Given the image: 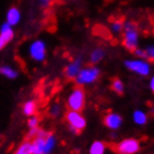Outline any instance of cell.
<instances>
[{"label": "cell", "mask_w": 154, "mask_h": 154, "mask_svg": "<svg viewBox=\"0 0 154 154\" xmlns=\"http://www.w3.org/2000/svg\"><path fill=\"white\" fill-rule=\"evenodd\" d=\"M106 145L116 154H135L141 149V142L136 139H125L119 143H108Z\"/></svg>", "instance_id": "cell-3"}, {"label": "cell", "mask_w": 154, "mask_h": 154, "mask_svg": "<svg viewBox=\"0 0 154 154\" xmlns=\"http://www.w3.org/2000/svg\"><path fill=\"white\" fill-rule=\"evenodd\" d=\"M139 27L135 23H127L123 28V45L127 50L134 53L137 49Z\"/></svg>", "instance_id": "cell-4"}, {"label": "cell", "mask_w": 154, "mask_h": 154, "mask_svg": "<svg viewBox=\"0 0 154 154\" xmlns=\"http://www.w3.org/2000/svg\"><path fill=\"white\" fill-rule=\"evenodd\" d=\"M6 19H7V23L10 26L17 25L20 20V10L17 7L10 8L7 11V16H6Z\"/></svg>", "instance_id": "cell-10"}, {"label": "cell", "mask_w": 154, "mask_h": 154, "mask_svg": "<svg viewBox=\"0 0 154 154\" xmlns=\"http://www.w3.org/2000/svg\"><path fill=\"white\" fill-rule=\"evenodd\" d=\"M103 123H104L108 128L116 130V128H119V127L121 126V124H122V117H121L119 114L109 112L104 116Z\"/></svg>", "instance_id": "cell-9"}, {"label": "cell", "mask_w": 154, "mask_h": 154, "mask_svg": "<svg viewBox=\"0 0 154 154\" xmlns=\"http://www.w3.org/2000/svg\"><path fill=\"white\" fill-rule=\"evenodd\" d=\"M100 75V69L95 67V66H88L86 68H83L82 70L78 72L77 76L75 77L77 85H84V84H92L94 82L98 79Z\"/></svg>", "instance_id": "cell-6"}, {"label": "cell", "mask_w": 154, "mask_h": 154, "mask_svg": "<svg viewBox=\"0 0 154 154\" xmlns=\"http://www.w3.org/2000/svg\"><path fill=\"white\" fill-rule=\"evenodd\" d=\"M145 57L150 58L151 62H153V48L152 47H150V48H147L145 50Z\"/></svg>", "instance_id": "cell-22"}, {"label": "cell", "mask_w": 154, "mask_h": 154, "mask_svg": "<svg viewBox=\"0 0 154 154\" xmlns=\"http://www.w3.org/2000/svg\"><path fill=\"white\" fill-rule=\"evenodd\" d=\"M103 57H104V51H103V50H100V49L94 50L92 54V57H91L92 64H96V63H98Z\"/></svg>", "instance_id": "cell-20"}, {"label": "cell", "mask_w": 154, "mask_h": 154, "mask_svg": "<svg viewBox=\"0 0 154 154\" xmlns=\"http://www.w3.org/2000/svg\"><path fill=\"white\" fill-rule=\"evenodd\" d=\"M134 121L136 124L143 125V124L146 123L147 116L145 115V113H143L142 111H136V112L134 113Z\"/></svg>", "instance_id": "cell-17"}, {"label": "cell", "mask_w": 154, "mask_h": 154, "mask_svg": "<svg viewBox=\"0 0 154 154\" xmlns=\"http://www.w3.org/2000/svg\"><path fill=\"white\" fill-rule=\"evenodd\" d=\"M105 147H106V144H105L104 142L95 141V142L91 145L89 154H104Z\"/></svg>", "instance_id": "cell-14"}, {"label": "cell", "mask_w": 154, "mask_h": 154, "mask_svg": "<svg viewBox=\"0 0 154 154\" xmlns=\"http://www.w3.org/2000/svg\"><path fill=\"white\" fill-rule=\"evenodd\" d=\"M14 154H32L31 153V144L30 141L28 140H25L21 145H19V147L15 151Z\"/></svg>", "instance_id": "cell-15"}, {"label": "cell", "mask_w": 154, "mask_h": 154, "mask_svg": "<svg viewBox=\"0 0 154 154\" xmlns=\"http://www.w3.org/2000/svg\"><path fill=\"white\" fill-rule=\"evenodd\" d=\"M64 119H65L67 126L69 127L70 131H73L75 134H81L86 127V119L81 114V112H75V111L68 109L65 113Z\"/></svg>", "instance_id": "cell-5"}, {"label": "cell", "mask_w": 154, "mask_h": 154, "mask_svg": "<svg viewBox=\"0 0 154 154\" xmlns=\"http://www.w3.org/2000/svg\"><path fill=\"white\" fill-rule=\"evenodd\" d=\"M5 45H6V42H5L4 40H2V39L0 38V50H1V49H2V48H4Z\"/></svg>", "instance_id": "cell-24"}, {"label": "cell", "mask_w": 154, "mask_h": 154, "mask_svg": "<svg viewBox=\"0 0 154 154\" xmlns=\"http://www.w3.org/2000/svg\"><path fill=\"white\" fill-rule=\"evenodd\" d=\"M12 37H14V30L11 29V26L8 23H5L0 31V38L7 44L11 40Z\"/></svg>", "instance_id": "cell-12"}, {"label": "cell", "mask_w": 154, "mask_h": 154, "mask_svg": "<svg viewBox=\"0 0 154 154\" xmlns=\"http://www.w3.org/2000/svg\"><path fill=\"white\" fill-rule=\"evenodd\" d=\"M123 28H124L123 19L119 18V19H114L112 21V30L114 31V32L119 34V32H122V31H123Z\"/></svg>", "instance_id": "cell-18"}, {"label": "cell", "mask_w": 154, "mask_h": 154, "mask_svg": "<svg viewBox=\"0 0 154 154\" xmlns=\"http://www.w3.org/2000/svg\"><path fill=\"white\" fill-rule=\"evenodd\" d=\"M55 0H39V2H40V5L42 6H44V7H48V6H50V5L54 2Z\"/></svg>", "instance_id": "cell-23"}, {"label": "cell", "mask_w": 154, "mask_h": 154, "mask_svg": "<svg viewBox=\"0 0 154 154\" xmlns=\"http://www.w3.org/2000/svg\"><path fill=\"white\" fill-rule=\"evenodd\" d=\"M153 78H152V79H151V85H150V86H151V89H152V91H153Z\"/></svg>", "instance_id": "cell-25"}, {"label": "cell", "mask_w": 154, "mask_h": 154, "mask_svg": "<svg viewBox=\"0 0 154 154\" xmlns=\"http://www.w3.org/2000/svg\"><path fill=\"white\" fill-rule=\"evenodd\" d=\"M30 56L31 58H34L35 60H38V62L44 60L46 56L45 44L40 40H36L35 42H32L30 46Z\"/></svg>", "instance_id": "cell-8"}, {"label": "cell", "mask_w": 154, "mask_h": 154, "mask_svg": "<svg viewBox=\"0 0 154 154\" xmlns=\"http://www.w3.org/2000/svg\"><path fill=\"white\" fill-rule=\"evenodd\" d=\"M112 89L114 91L115 93H117L119 95H122L124 92V84L123 82L121 81L119 78H114L112 81Z\"/></svg>", "instance_id": "cell-16"}, {"label": "cell", "mask_w": 154, "mask_h": 154, "mask_svg": "<svg viewBox=\"0 0 154 154\" xmlns=\"http://www.w3.org/2000/svg\"><path fill=\"white\" fill-rule=\"evenodd\" d=\"M23 112L26 116H32L35 115L37 112V104L35 100H28L23 106Z\"/></svg>", "instance_id": "cell-13"}, {"label": "cell", "mask_w": 154, "mask_h": 154, "mask_svg": "<svg viewBox=\"0 0 154 154\" xmlns=\"http://www.w3.org/2000/svg\"><path fill=\"white\" fill-rule=\"evenodd\" d=\"M81 70V60L78 59V60H75L74 63H72L70 65H68L66 67L65 69V75L67 78H75L77 76V74L78 72Z\"/></svg>", "instance_id": "cell-11"}, {"label": "cell", "mask_w": 154, "mask_h": 154, "mask_svg": "<svg viewBox=\"0 0 154 154\" xmlns=\"http://www.w3.org/2000/svg\"><path fill=\"white\" fill-rule=\"evenodd\" d=\"M125 65L128 69L133 70L142 76H146L150 73V65L142 60H128V62H125Z\"/></svg>", "instance_id": "cell-7"}, {"label": "cell", "mask_w": 154, "mask_h": 154, "mask_svg": "<svg viewBox=\"0 0 154 154\" xmlns=\"http://www.w3.org/2000/svg\"><path fill=\"white\" fill-rule=\"evenodd\" d=\"M26 140L30 141L32 154H50L55 145L54 135L39 127L30 128Z\"/></svg>", "instance_id": "cell-1"}, {"label": "cell", "mask_w": 154, "mask_h": 154, "mask_svg": "<svg viewBox=\"0 0 154 154\" xmlns=\"http://www.w3.org/2000/svg\"><path fill=\"white\" fill-rule=\"evenodd\" d=\"M39 126V117L38 116L32 115L30 116V119L28 121V127L29 128H36Z\"/></svg>", "instance_id": "cell-21"}, {"label": "cell", "mask_w": 154, "mask_h": 154, "mask_svg": "<svg viewBox=\"0 0 154 154\" xmlns=\"http://www.w3.org/2000/svg\"><path fill=\"white\" fill-rule=\"evenodd\" d=\"M86 104V92L81 85H76L72 92L69 96L67 98L66 105L69 111H75V112H82L85 108Z\"/></svg>", "instance_id": "cell-2"}, {"label": "cell", "mask_w": 154, "mask_h": 154, "mask_svg": "<svg viewBox=\"0 0 154 154\" xmlns=\"http://www.w3.org/2000/svg\"><path fill=\"white\" fill-rule=\"evenodd\" d=\"M0 74L5 75L6 77H9V78H15L17 76V73H16L15 70L11 69L10 67H7V66L0 67Z\"/></svg>", "instance_id": "cell-19"}]
</instances>
